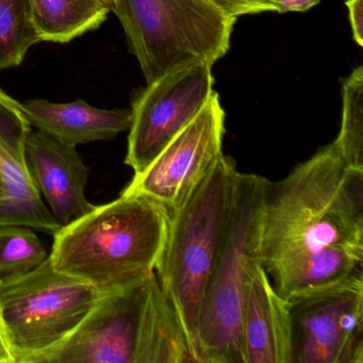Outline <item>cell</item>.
Instances as JSON below:
<instances>
[{
	"instance_id": "6da1fadb",
	"label": "cell",
	"mask_w": 363,
	"mask_h": 363,
	"mask_svg": "<svg viewBox=\"0 0 363 363\" xmlns=\"http://www.w3.org/2000/svg\"><path fill=\"white\" fill-rule=\"evenodd\" d=\"M261 262L289 303L363 277V169L348 165L333 142L269 180Z\"/></svg>"
},
{
	"instance_id": "7a4b0ae2",
	"label": "cell",
	"mask_w": 363,
	"mask_h": 363,
	"mask_svg": "<svg viewBox=\"0 0 363 363\" xmlns=\"http://www.w3.org/2000/svg\"><path fill=\"white\" fill-rule=\"evenodd\" d=\"M169 214L139 194H125L61 227L50 259L56 271L104 291L120 290L156 271Z\"/></svg>"
},
{
	"instance_id": "3957f363",
	"label": "cell",
	"mask_w": 363,
	"mask_h": 363,
	"mask_svg": "<svg viewBox=\"0 0 363 363\" xmlns=\"http://www.w3.org/2000/svg\"><path fill=\"white\" fill-rule=\"evenodd\" d=\"M239 171L224 154L175 211L156 275L186 339L199 357L201 306L228 230Z\"/></svg>"
},
{
	"instance_id": "277c9868",
	"label": "cell",
	"mask_w": 363,
	"mask_h": 363,
	"mask_svg": "<svg viewBox=\"0 0 363 363\" xmlns=\"http://www.w3.org/2000/svg\"><path fill=\"white\" fill-rule=\"evenodd\" d=\"M269 180L238 174L233 213L201 306L199 363H245L243 323L252 273L261 262L263 205Z\"/></svg>"
},
{
	"instance_id": "5b68a950",
	"label": "cell",
	"mask_w": 363,
	"mask_h": 363,
	"mask_svg": "<svg viewBox=\"0 0 363 363\" xmlns=\"http://www.w3.org/2000/svg\"><path fill=\"white\" fill-rule=\"evenodd\" d=\"M111 11L147 84L194 63L213 65L237 22L211 0H113Z\"/></svg>"
},
{
	"instance_id": "8992f818",
	"label": "cell",
	"mask_w": 363,
	"mask_h": 363,
	"mask_svg": "<svg viewBox=\"0 0 363 363\" xmlns=\"http://www.w3.org/2000/svg\"><path fill=\"white\" fill-rule=\"evenodd\" d=\"M109 292L56 271L50 257L29 273L0 280V320L14 363H39Z\"/></svg>"
},
{
	"instance_id": "52a82bcc",
	"label": "cell",
	"mask_w": 363,
	"mask_h": 363,
	"mask_svg": "<svg viewBox=\"0 0 363 363\" xmlns=\"http://www.w3.org/2000/svg\"><path fill=\"white\" fill-rule=\"evenodd\" d=\"M212 67L194 63L164 74L138 91L125 159L135 175L143 172L205 107L214 92Z\"/></svg>"
},
{
	"instance_id": "ba28073f",
	"label": "cell",
	"mask_w": 363,
	"mask_h": 363,
	"mask_svg": "<svg viewBox=\"0 0 363 363\" xmlns=\"http://www.w3.org/2000/svg\"><path fill=\"white\" fill-rule=\"evenodd\" d=\"M225 118L220 95L214 91L194 120L133 176L123 193L148 197L169 214L177 210L222 156Z\"/></svg>"
},
{
	"instance_id": "9c48e42d",
	"label": "cell",
	"mask_w": 363,
	"mask_h": 363,
	"mask_svg": "<svg viewBox=\"0 0 363 363\" xmlns=\"http://www.w3.org/2000/svg\"><path fill=\"white\" fill-rule=\"evenodd\" d=\"M292 363H363V277L291 301Z\"/></svg>"
},
{
	"instance_id": "30bf717a",
	"label": "cell",
	"mask_w": 363,
	"mask_h": 363,
	"mask_svg": "<svg viewBox=\"0 0 363 363\" xmlns=\"http://www.w3.org/2000/svg\"><path fill=\"white\" fill-rule=\"evenodd\" d=\"M152 274L101 297L73 335L39 363H142Z\"/></svg>"
},
{
	"instance_id": "8fae6325",
	"label": "cell",
	"mask_w": 363,
	"mask_h": 363,
	"mask_svg": "<svg viewBox=\"0 0 363 363\" xmlns=\"http://www.w3.org/2000/svg\"><path fill=\"white\" fill-rule=\"evenodd\" d=\"M31 129L20 103L0 89V224L23 225L55 235L62 225L44 205L25 159V140Z\"/></svg>"
},
{
	"instance_id": "7c38bea8",
	"label": "cell",
	"mask_w": 363,
	"mask_h": 363,
	"mask_svg": "<svg viewBox=\"0 0 363 363\" xmlns=\"http://www.w3.org/2000/svg\"><path fill=\"white\" fill-rule=\"evenodd\" d=\"M25 159L33 184L62 226L96 207L86 197L89 167L77 147L61 143L31 127L25 140Z\"/></svg>"
},
{
	"instance_id": "4fadbf2b",
	"label": "cell",
	"mask_w": 363,
	"mask_h": 363,
	"mask_svg": "<svg viewBox=\"0 0 363 363\" xmlns=\"http://www.w3.org/2000/svg\"><path fill=\"white\" fill-rule=\"evenodd\" d=\"M242 335L245 363H292L290 303L274 289L262 265L248 286Z\"/></svg>"
},
{
	"instance_id": "5bb4252c",
	"label": "cell",
	"mask_w": 363,
	"mask_h": 363,
	"mask_svg": "<svg viewBox=\"0 0 363 363\" xmlns=\"http://www.w3.org/2000/svg\"><path fill=\"white\" fill-rule=\"evenodd\" d=\"M20 108L31 127L75 147L114 139L129 130L133 121L131 110L99 109L80 99L62 104L33 99L20 103Z\"/></svg>"
},
{
	"instance_id": "9a60e30c",
	"label": "cell",
	"mask_w": 363,
	"mask_h": 363,
	"mask_svg": "<svg viewBox=\"0 0 363 363\" xmlns=\"http://www.w3.org/2000/svg\"><path fill=\"white\" fill-rule=\"evenodd\" d=\"M197 362L186 333L161 290L156 272L150 276L142 363Z\"/></svg>"
},
{
	"instance_id": "2e32d148",
	"label": "cell",
	"mask_w": 363,
	"mask_h": 363,
	"mask_svg": "<svg viewBox=\"0 0 363 363\" xmlns=\"http://www.w3.org/2000/svg\"><path fill=\"white\" fill-rule=\"evenodd\" d=\"M41 42L69 43L96 30L110 10L103 0H29Z\"/></svg>"
},
{
	"instance_id": "e0dca14e",
	"label": "cell",
	"mask_w": 363,
	"mask_h": 363,
	"mask_svg": "<svg viewBox=\"0 0 363 363\" xmlns=\"http://www.w3.org/2000/svg\"><path fill=\"white\" fill-rule=\"evenodd\" d=\"M40 42L29 0H0V71L18 67Z\"/></svg>"
},
{
	"instance_id": "ac0fdd59",
	"label": "cell",
	"mask_w": 363,
	"mask_h": 363,
	"mask_svg": "<svg viewBox=\"0 0 363 363\" xmlns=\"http://www.w3.org/2000/svg\"><path fill=\"white\" fill-rule=\"evenodd\" d=\"M350 167L363 169V67L354 69L342 84L339 135L333 141Z\"/></svg>"
},
{
	"instance_id": "d6986e66",
	"label": "cell",
	"mask_w": 363,
	"mask_h": 363,
	"mask_svg": "<svg viewBox=\"0 0 363 363\" xmlns=\"http://www.w3.org/2000/svg\"><path fill=\"white\" fill-rule=\"evenodd\" d=\"M48 257L45 245L33 228L0 224V280L29 273Z\"/></svg>"
},
{
	"instance_id": "ffe728a7",
	"label": "cell",
	"mask_w": 363,
	"mask_h": 363,
	"mask_svg": "<svg viewBox=\"0 0 363 363\" xmlns=\"http://www.w3.org/2000/svg\"><path fill=\"white\" fill-rule=\"evenodd\" d=\"M223 12L231 18L248 14L275 11L273 0H211Z\"/></svg>"
},
{
	"instance_id": "44dd1931",
	"label": "cell",
	"mask_w": 363,
	"mask_h": 363,
	"mask_svg": "<svg viewBox=\"0 0 363 363\" xmlns=\"http://www.w3.org/2000/svg\"><path fill=\"white\" fill-rule=\"evenodd\" d=\"M354 41L363 45V0H346Z\"/></svg>"
},
{
	"instance_id": "7402d4cb",
	"label": "cell",
	"mask_w": 363,
	"mask_h": 363,
	"mask_svg": "<svg viewBox=\"0 0 363 363\" xmlns=\"http://www.w3.org/2000/svg\"><path fill=\"white\" fill-rule=\"evenodd\" d=\"M320 3V0H273L275 11L278 13L306 12Z\"/></svg>"
},
{
	"instance_id": "603a6c76",
	"label": "cell",
	"mask_w": 363,
	"mask_h": 363,
	"mask_svg": "<svg viewBox=\"0 0 363 363\" xmlns=\"http://www.w3.org/2000/svg\"><path fill=\"white\" fill-rule=\"evenodd\" d=\"M0 363H14L13 357L8 347L4 333L3 324L0 320Z\"/></svg>"
},
{
	"instance_id": "cb8c5ba5",
	"label": "cell",
	"mask_w": 363,
	"mask_h": 363,
	"mask_svg": "<svg viewBox=\"0 0 363 363\" xmlns=\"http://www.w3.org/2000/svg\"><path fill=\"white\" fill-rule=\"evenodd\" d=\"M5 197V186H4L3 182H1V178H0V201Z\"/></svg>"
},
{
	"instance_id": "d4e9b609",
	"label": "cell",
	"mask_w": 363,
	"mask_h": 363,
	"mask_svg": "<svg viewBox=\"0 0 363 363\" xmlns=\"http://www.w3.org/2000/svg\"><path fill=\"white\" fill-rule=\"evenodd\" d=\"M103 1L104 4H105V5L107 6V8L110 10V12H111L112 3H113V0H103Z\"/></svg>"
}]
</instances>
